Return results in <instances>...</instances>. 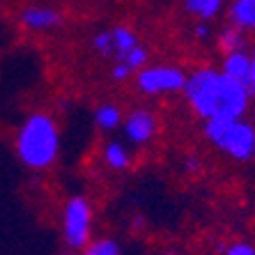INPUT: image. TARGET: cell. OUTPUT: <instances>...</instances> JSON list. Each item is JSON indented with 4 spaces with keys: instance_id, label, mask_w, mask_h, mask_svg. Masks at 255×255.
Instances as JSON below:
<instances>
[{
    "instance_id": "cell-5",
    "label": "cell",
    "mask_w": 255,
    "mask_h": 255,
    "mask_svg": "<svg viewBox=\"0 0 255 255\" xmlns=\"http://www.w3.org/2000/svg\"><path fill=\"white\" fill-rule=\"evenodd\" d=\"M189 69L179 62L163 60V62H149L133 76V90L142 99H170L179 97L186 85Z\"/></svg>"
},
{
    "instance_id": "cell-11",
    "label": "cell",
    "mask_w": 255,
    "mask_h": 255,
    "mask_svg": "<svg viewBox=\"0 0 255 255\" xmlns=\"http://www.w3.org/2000/svg\"><path fill=\"white\" fill-rule=\"evenodd\" d=\"M228 0H179L182 12L191 21H205V23H216L226 14Z\"/></svg>"
},
{
    "instance_id": "cell-3",
    "label": "cell",
    "mask_w": 255,
    "mask_h": 255,
    "mask_svg": "<svg viewBox=\"0 0 255 255\" xmlns=\"http://www.w3.org/2000/svg\"><path fill=\"white\" fill-rule=\"evenodd\" d=\"M200 133L209 147L223 159L239 166L255 161V120L251 115L200 122Z\"/></svg>"
},
{
    "instance_id": "cell-19",
    "label": "cell",
    "mask_w": 255,
    "mask_h": 255,
    "mask_svg": "<svg viewBox=\"0 0 255 255\" xmlns=\"http://www.w3.org/2000/svg\"><path fill=\"white\" fill-rule=\"evenodd\" d=\"M108 76H111L113 83L122 85V83L133 81V71H131L127 65H122V62H111V65H108Z\"/></svg>"
},
{
    "instance_id": "cell-22",
    "label": "cell",
    "mask_w": 255,
    "mask_h": 255,
    "mask_svg": "<svg viewBox=\"0 0 255 255\" xmlns=\"http://www.w3.org/2000/svg\"><path fill=\"white\" fill-rule=\"evenodd\" d=\"M159 255H179V253H175V251H163V253H159Z\"/></svg>"
},
{
    "instance_id": "cell-1",
    "label": "cell",
    "mask_w": 255,
    "mask_h": 255,
    "mask_svg": "<svg viewBox=\"0 0 255 255\" xmlns=\"http://www.w3.org/2000/svg\"><path fill=\"white\" fill-rule=\"evenodd\" d=\"M182 101L198 122L246 118L253 111L255 97L246 83L226 76L219 65H196L189 69Z\"/></svg>"
},
{
    "instance_id": "cell-4",
    "label": "cell",
    "mask_w": 255,
    "mask_h": 255,
    "mask_svg": "<svg viewBox=\"0 0 255 255\" xmlns=\"http://www.w3.org/2000/svg\"><path fill=\"white\" fill-rule=\"evenodd\" d=\"M97 209L92 198L85 193H71L60 209V237L69 251H81L95 237Z\"/></svg>"
},
{
    "instance_id": "cell-17",
    "label": "cell",
    "mask_w": 255,
    "mask_h": 255,
    "mask_svg": "<svg viewBox=\"0 0 255 255\" xmlns=\"http://www.w3.org/2000/svg\"><path fill=\"white\" fill-rule=\"evenodd\" d=\"M219 255H255V242L246 237L228 239L219 246Z\"/></svg>"
},
{
    "instance_id": "cell-7",
    "label": "cell",
    "mask_w": 255,
    "mask_h": 255,
    "mask_svg": "<svg viewBox=\"0 0 255 255\" xmlns=\"http://www.w3.org/2000/svg\"><path fill=\"white\" fill-rule=\"evenodd\" d=\"M16 25L25 35H51L65 25V12L51 2H25L16 9Z\"/></svg>"
},
{
    "instance_id": "cell-8",
    "label": "cell",
    "mask_w": 255,
    "mask_h": 255,
    "mask_svg": "<svg viewBox=\"0 0 255 255\" xmlns=\"http://www.w3.org/2000/svg\"><path fill=\"white\" fill-rule=\"evenodd\" d=\"M99 163L113 175H125L136 166V149L122 136H106L99 145Z\"/></svg>"
},
{
    "instance_id": "cell-18",
    "label": "cell",
    "mask_w": 255,
    "mask_h": 255,
    "mask_svg": "<svg viewBox=\"0 0 255 255\" xmlns=\"http://www.w3.org/2000/svg\"><path fill=\"white\" fill-rule=\"evenodd\" d=\"M214 35H216V28L214 23H205V21H191L189 28V37L196 44H214Z\"/></svg>"
},
{
    "instance_id": "cell-12",
    "label": "cell",
    "mask_w": 255,
    "mask_h": 255,
    "mask_svg": "<svg viewBox=\"0 0 255 255\" xmlns=\"http://www.w3.org/2000/svg\"><path fill=\"white\" fill-rule=\"evenodd\" d=\"M111 28V37H113V58L111 62H120V60H125L127 55L133 51L140 42V35H138V30L129 23H115V25H108ZM108 62V65H111Z\"/></svg>"
},
{
    "instance_id": "cell-13",
    "label": "cell",
    "mask_w": 255,
    "mask_h": 255,
    "mask_svg": "<svg viewBox=\"0 0 255 255\" xmlns=\"http://www.w3.org/2000/svg\"><path fill=\"white\" fill-rule=\"evenodd\" d=\"M251 42H253V39H251L246 32H242L239 28L226 23V21H223L221 28H216V35H214V46H216V51H219L221 55L251 48Z\"/></svg>"
},
{
    "instance_id": "cell-15",
    "label": "cell",
    "mask_w": 255,
    "mask_h": 255,
    "mask_svg": "<svg viewBox=\"0 0 255 255\" xmlns=\"http://www.w3.org/2000/svg\"><path fill=\"white\" fill-rule=\"evenodd\" d=\"M81 255H125V251H122L120 239L113 235H95L85 244Z\"/></svg>"
},
{
    "instance_id": "cell-10",
    "label": "cell",
    "mask_w": 255,
    "mask_h": 255,
    "mask_svg": "<svg viewBox=\"0 0 255 255\" xmlns=\"http://www.w3.org/2000/svg\"><path fill=\"white\" fill-rule=\"evenodd\" d=\"M223 21L255 39V0H228Z\"/></svg>"
},
{
    "instance_id": "cell-9",
    "label": "cell",
    "mask_w": 255,
    "mask_h": 255,
    "mask_svg": "<svg viewBox=\"0 0 255 255\" xmlns=\"http://www.w3.org/2000/svg\"><path fill=\"white\" fill-rule=\"evenodd\" d=\"M122 120H125V108L113 99L99 101L92 108V125L104 136H115L122 129Z\"/></svg>"
},
{
    "instance_id": "cell-14",
    "label": "cell",
    "mask_w": 255,
    "mask_h": 255,
    "mask_svg": "<svg viewBox=\"0 0 255 255\" xmlns=\"http://www.w3.org/2000/svg\"><path fill=\"white\" fill-rule=\"evenodd\" d=\"M251 67H253V62H251L249 48L221 55V62H219V69L223 71L226 76L235 78L239 83H246V85H249V78H251Z\"/></svg>"
},
{
    "instance_id": "cell-21",
    "label": "cell",
    "mask_w": 255,
    "mask_h": 255,
    "mask_svg": "<svg viewBox=\"0 0 255 255\" xmlns=\"http://www.w3.org/2000/svg\"><path fill=\"white\" fill-rule=\"evenodd\" d=\"M251 62H253V67H251V78H249V88H251V92H253V97H255V39L251 42Z\"/></svg>"
},
{
    "instance_id": "cell-2",
    "label": "cell",
    "mask_w": 255,
    "mask_h": 255,
    "mask_svg": "<svg viewBox=\"0 0 255 255\" xmlns=\"http://www.w3.org/2000/svg\"><path fill=\"white\" fill-rule=\"evenodd\" d=\"M12 147L18 163L30 172H48L62 156V129L46 108H32L18 120L12 133Z\"/></svg>"
},
{
    "instance_id": "cell-16",
    "label": "cell",
    "mask_w": 255,
    "mask_h": 255,
    "mask_svg": "<svg viewBox=\"0 0 255 255\" xmlns=\"http://www.w3.org/2000/svg\"><path fill=\"white\" fill-rule=\"evenodd\" d=\"M90 51L104 62H111L113 58V37H111V28H99L90 35Z\"/></svg>"
},
{
    "instance_id": "cell-6",
    "label": "cell",
    "mask_w": 255,
    "mask_h": 255,
    "mask_svg": "<svg viewBox=\"0 0 255 255\" xmlns=\"http://www.w3.org/2000/svg\"><path fill=\"white\" fill-rule=\"evenodd\" d=\"M122 138L136 149H147L149 145H154V140L161 133V118L152 106L147 104H138L125 111V120H122V129H120Z\"/></svg>"
},
{
    "instance_id": "cell-20",
    "label": "cell",
    "mask_w": 255,
    "mask_h": 255,
    "mask_svg": "<svg viewBox=\"0 0 255 255\" xmlns=\"http://www.w3.org/2000/svg\"><path fill=\"white\" fill-rule=\"evenodd\" d=\"M182 166H184V172H189V175H198V172L202 170V159L198 154H186L184 159H182Z\"/></svg>"
}]
</instances>
